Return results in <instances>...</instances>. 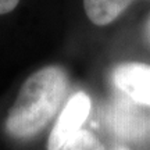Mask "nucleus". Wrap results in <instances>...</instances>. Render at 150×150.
<instances>
[{
  "label": "nucleus",
  "mask_w": 150,
  "mask_h": 150,
  "mask_svg": "<svg viewBox=\"0 0 150 150\" xmlns=\"http://www.w3.org/2000/svg\"><path fill=\"white\" fill-rule=\"evenodd\" d=\"M68 91V75L59 65H47L28 78L13 104L6 132L14 139L38 135L59 111Z\"/></svg>",
  "instance_id": "f257e3e1"
},
{
  "label": "nucleus",
  "mask_w": 150,
  "mask_h": 150,
  "mask_svg": "<svg viewBox=\"0 0 150 150\" xmlns=\"http://www.w3.org/2000/svg\"><path fill=\"white\" fill-rule=\"evenodd\" d=\"M106 122L118 139L142 143L150 139V110L124 93L115 95L106 111Z\"/></svg>",
  "instance_id": "f03ea898"
},
{
  "label": "nucleus",
  "mask_w": 150,
  "mask_h": 150,
  "mask_svg": "<svg viewBox=\"0 0 150 150\" xmlns=\"http://www.w3.org/2000/svg\"><path fill=\"white\" fill-rule=\"evenodd\" d=\"M91 97L85 92L71 96L49 135L47 150H61L82 128L91 112Z\"/></svg>",
  "instance_id": "7ed1b4c3"
},
{
  "label": "nucleus",
  "mask_w": 150,
  "mask_h": 150,
  "mask_svg": "<svg viewBox=\"0 0 150 150\" xmlns=\"http://www.w3.org/2000/svg\"><path fill=\"white\" fill-rule=\"evenodd\" d=\"M112 82L125 96L150 107V65L128 63L112 71Z\"/></svg>",
  "instance_id": "20e7f679"
},
{
  "label": "nucleus",
  "mask_w": 150,
  "mask_h": 150,
  "mask_svg": "<svg viewBox=\"0 0 150 150\" xmlns=\"http://www.w3.org/2000/svg\"><path fill=\"white\" fill-rule=\"evenodd\" d=\"M135 0H83L88 18L96 25H107L122 14Z\"/></svg>",
  "instance_id": "39448f33"
},
{
  "label": "nucleus",
  "mask_w": 150,
  "mask_h": 150,
  "mask_svg": "<svg viewBox=\"0 0 150 150\" xmlns=\"http://www.w3.org/2000/svg\"><path fill=\"white\" fill-rule=\"evenodd\" d=\"M61 150H106V149L100 143V140L97 139L92 132L81 129L79 132L75 135Z\"/></svg>",
  "instance_id": "423d86ee"
},
{
  "label": "nucleus",
  "mask_w": 150,
  "mask_h": 150,
  "mask_svg": "<svg viewBox=\"0 0 150 150\" xmlns=\"http://www.w3.org/2000/svg\"><path fill=\"white\" fill-rule=\"evenodd\" d=\"M20 3V0H0V16L13 11Z\"/></svg>",
  "instance_id": "0eeeda50"
},
{
  "label": "nucleus",
  "mask_w": 150,
  "mask_h": 150,
  "mask_svg": "<svg viewBox=\"0 0 150 150\" xmlns=\"http://www.w3.org/2000/svg\"><path fill=\"white\" fill-rule=\"evenodd\" d=\"M146 36H147V39H149V42H150V17H149V20H147V24H146Z\"/></svg>",
  "instance_id": "6e6552de"
},
{
  "label": "nucleus",
  "mask_w": 150,
  "mask_h": 150,
  "mask_svg": "<svg viewBox=\"0 0 150 150\" xmlns=\"http://www.w3.org/2000/svg\"><path fill=\"white\" fill-rule=\"evenodd\" d=\"M114 150H129V149H127V147H117V149H114Z\"/></svg>",
  "instance_id": "1a4fd4ad"
}]
</instances>
